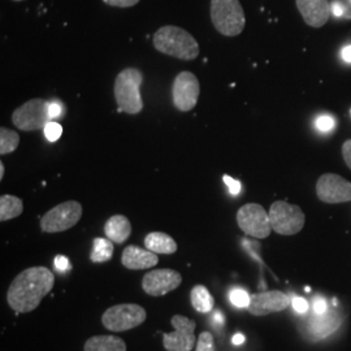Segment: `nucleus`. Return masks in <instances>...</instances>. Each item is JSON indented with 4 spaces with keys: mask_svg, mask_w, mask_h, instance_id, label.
<instances>
[{
    "mask_svg": "<svg viewBox=\"0 0 351 351\" xmlns=\"http://www.w3.org/2000/svg\"><path fill=\"white\" fill-rule=\"evenodd\" d=\"M55 285V275L46 267H30L14 277L7 291V302L17 314L37 310Z\"/></svg>",
    "mask_w": 351,
    "mask_h": 351,
    "instance_id": "obj_1",
    "label": "nucleus"
},
{
    "mask_svg": "<svg viewBox=\"0 0 351 351\" xmlns=\"http://www.w3.org/2000/svg\"><path fill=\"white\" fill-rule=\"evenodd\" d=\"M152 42L159 52L184 62L197 59L201 52L197 39L180 26H162L154 34Z\"/></svg>",
    "mask_w": 351,
    "mask_h": 351,
    "instance_id": "obj_2",
    "label": "nucleus"
},
{
    "mask_svg": "<svg viewBox=\"0 0 351 351\" xmlns=\"http://www.w3.org/2000/svg\"><path fill=\"white\" fill-rule=\"evenodd\" d=\"M143 75L137 68H125L114 80V99L119 111L137 114L143 110L141 86Z\"/></svg>",
    "mask_w": 351,
    "mask_h": 351,
    "instance_id": "obj_3",
    "label": "nucleus"
},
{
    "mask_svg": "<svg viewBox=\"0 0 351 351\" xmlns=\"http://www.w3.org/2000/svg\"><path fill=\"white\" fill-rule=\"evenodd\" d=\"M210 14L213 27L224 37H237L246 25L239 0H211Z\"/></svg>",
    "mask_w": 351,
    "mask_h": 351,
    "instance_id": "obj_4",
    "label": "nucleus"
},
{
    "mask_svg": "<svg viewBox=\"0 0 351 351\" xmlns=\"http://www.w3.org/2000/svg\"><path fill=\"white\" fill-rule=\"evenodd\" d=\"M147 317L146 310L136 303L116 304L101 315V324L114 333L134 329L145 323Z\"/></svg>",
    "mask_w": 351,
    "mask_h": 351,
    "instance_id": "obj_5",
    "label": "nucleus"
},
{
    "mask_svg": "<svg viewBox=\"0 0 351 351\" xmlns=\"http://www.w3.org/2000/svg\"><path fill=\"white\" fill-rule=\"evenodd\" d=\"M52 121L50 101L34 98L17 107L12 113L13 125L23 132H34L45 129Z\"/></svg>",
    "mask_w": 351,
    "mask_h": 351,
    "instance_id": "obj_6",
    "label": "nucleus"
},
{
    "mask_svg": "<svg viewBox=\"0 0 351 351\" xmlns=\"http://www.w3.org/2000/svg\"><path fill=\"white\" fill-rule=\"evenodd\" d=\"M269 220L272 230L280 236L298 234L306 223V216L300 206L288 202L277 201L269 208Z\"/></svg>",
    "mask_w": 351,
    "mask_h": 351,
    "instance_id": "obj_7",
    "label": "nucleus"
},
{
    "mask_svg": "<svg viewBox=\"0 0 351 351\" xmlns=\"http://www.w3.org/2000/svg\"><path fill=\"white\" fill-rule=\"evenodd\" d=\"M82 217V206L75 201H66L55 206L40 219V229L45 233H60L77 226Z\"/></svg>",
    "mask_w": 351,
    "mask_h": 351,
    "instance_id": "obj_8",
    "label": "nucleus"
},
{
    "mask_svg": "<svg viewBox=\"0 0 351 351\" xmlns=\"http://www.w3.org/2000/svg\"><path fill=\"white\" fill-rule=\"evenodd\" d=\"M237 224L246 236L254 239H268L272 232L269 213L258 203H247L239 208Z\"/></svg>",
    "mask_w": 351,
    "mask_h": 351,
    "instance_id": "obj_9",
    "label": "nucleus"
},
{
    "mask_svg": "<svg viewBox=\"0 0 351 351\" xmlns=\"http://www.w3.org/2000/svg\"><path fill=\"white\" fill-rule=\"evenodd\" d=\"M201 94V85L197 75L191 72H181L176 75L172 85V101L181 112H189L197 106Z\"/></svg>",
    "mask_w": 351,
    "mask_h": 351,
    "instance_id": "obj_10",
    "label": "nucleus"
},
{
    "mask_svg": "<svg viewBox=\"0 0 351 351\" xmlns=\"http://www.w3.org/2000/svg\"><path fill=\"white\" fill-rule=\"evenodd\" d=\"M172 333H163V346L167 351H191L197 343L195 322L182 315H175L171 319Z\"/></svg>",
    "mask_w": 351,
    "mask_h": 351,
    "instance_id": "obj_11",
    "label": "nucleus"
},
{
    "mask_svg": "<svg viewBox=\"0 0 351 351\" xmlns=\"http://www.w3.org/2000/svg\"><path fill=\"white\" fill-rule=\"evenodd\" d=\"M316 194L320 201L329 204L351 202V182L336 173H326L316 182Z\"/></svg>",
    "mask_w": 351,
    "mask_h": 351,
    "instance_id": "obj_12",
    "label": "nucleus"
},
{
    "mask_svg": "<svg viewBox=\"0 0 351 351\" xmlns=\"http://www.w3.org/2000/svg\"><path fill=\"white\" fill-rule=\"evenodd\" d=\"M182 282V276L178 271L171 268L152 269L142 278V289L151 297H163L173 291Z\"/></svg>",
    "mask_w": 351,
    "mask_h": 351,
    "instance_id": "obj_13",
    "label": "nucleus"
},
{
    "mask_svg": "<svg viewBox=\"0 0 351 351\" xmlns=\"http://www.w3.org/2000/svg\"><path fill=\"white\" fill-rule=\"evenodd\" d=\"M290 304L288 295L280 290H269L251 295L250 304L246 308L254 316H267L287 310Z\"/></svg>",
    "mask_w": 351,
    "mask_h": 351,
    "instance_id": "obj_14",
    "label": "nucleus"
},
{
    "mask_svg": "<svg viewBox=\"0 0 351 351\" xmlns=\"http://www.w3.org/2000/svg\"><path fill=\"white\" fill-rule=\"evenodd\" d=\"M295 4L303 21L315 29L326 25L332 14L328 0H295Z\"/></svg>",
    "mask_w": 351,
    "mask_h": 351,
    "instance_id": "obj_15",
    "label": "nucleus"
},
{
    "mask_svg": "<svg viewBox=\"0 0 351 351\" xmlns=\"http://www.w3.org/2000/svg\"><path fill=\"white\" fill-rule=\"evenodd\" d=\"M121 263L128 269L139 271V269H147L158 265L159 258H158V254L152 251L142 249L136 245H130L123 251Z\"/></svg>",
    "mask_w": 351,
    "mask_h": 351,
    "instance_id": "obj_16",
    "label": "nucleus"
},
{
    "mask_svg": "<svg viewBox=\"0 0 351 351\" xmlns=\"http://www.w3.org/2000/svg\"><path fill=\"white\" fill-rule=\"evenodd\" d=\"M341 326V319H339V313L332 310L326 311L324 314H315V317L311 319V322L307 326L308 335L313 339H326L332 333H335Z\"/></svg>",
    "mask_w": 351,
    "mask_h": 351,
    "instance_id": "obj_17",
    "label": "nucleus"
},
{
    "mask_svg": "<svg viewBox=\"0 0 351 351\" xmlns=\"http://www.w3.org/2000/svg\"><path fill=\"white\" fill-rule=\"evenodd\" d=\"M104 233L106 237L111 239L113 243L121 245L130 237L132 224L124 215H113L104 226Z\"/></svg>",
    "mask_w": 351,
    "mask_h": 351,
    "instance_id": "obj_18",
    "label": "nucleus"
},
{
    "mask_svg": "<svg viewBox=\"0 0 351 351\" xmlns=\"http://www.w3.org/2000/svg\"><path fill=\"white\" fill-rule=\"evenodd\" d=\"M145 247L155 254H163V255H172L178 249L175 239L163 232L149 233L145 237Z\"/></svg>",
    "mask_w": 351,
    "mask_h": 351,
    "instance_id": "obj_19",
    "label": "nucleus"
},
{
    "mask_svg": "<svg viewBox=\"0 0 351 351\" xmlns=\"http://www.w3.org/2000/svg\"><path fill=\"white\" fill-rule=\"evenodd\" d=\"M84 351H126V343L120 337L101 335L88 339Z\"/></svg>",
    "mask_w": 351,
    "mask_h": 351,
    "instance_id": "obj_20",
    "label": "nucleus"
},
{
    "mask_svg": "<svg viewBox=\"0 0 351 351\" xmlns=\"http://www.w3.org/2000/svg\"><path fill=\"white\" fill-rule=\"evenodd\" d=\"M190 300H191V304H193L194 310L198 311L199 314H208L213 310L215 300H213V294L208 291V289L203 285H195L194 288L191 289Z\"/></svg>",
    "mask_w": 351,
    "mask_h": 351,
    "instance_id": "obj_21",
    "label": "nucleus"
},
{
    "mask_svg": "<svg viewBox=\"0 0 351 351\" xmlns=\"http://www.w3.org/2000/svg\"><path fill=\"white\" fill-rule=\"evenodd\" d=\"M24 211V202L19 197L4 194L0 197V221H8L19 217Z\"/></svg>",
    "mask_w": 351,
    "mask_h": 351,
    "instance_id": "obj_22",
    "label": "nucleus"
},
{
    "mask_svg": "<svg viewBox=\"0 0 351 351\" xmlns=\"http://www.w3.org/2000/svg\"><path fill=\"white\" fill-rule=\"evenodd\" d=\"M113 242L111 239H94L93 241V250L90 254V261L93 263H106L111 261L113 256Z\"/></svg>",
    "mask_w": 351,
    "mask_h": 351,
    "instance_id": "obj_23",
    "label": "nucleus"
},
{
    "mask_svg": "<svg viewBox=\"0 0 351 351\" xmlns=\"http://www.w3.org/2000/svg\"><path fill=\"white\" fill-rule=\"evenodd\" d=\"M20 136L11 129L0 128V154L7 155L11 154L19 147Z\"/></svg>",
    "mask_w": 351,
    "mask_h": 351,
    "instance_id": "obj_24",
    "label": "nucleus"
},
{
    "mask_svg": "<svg viewBox=\"0 0 351 351\" xmlns=\"http://www.w3.org/2000/svg\"><path fill=\"white\" fill-rule=\"evenodd\" d=\"M229 300L232 304L239 308H247L250 304L251 295L243 289H233L229 294Z\"/></svg>",
    "mask_w": 351,
    "mask_h": 351,
    "instance_id": "obj_25",
    "label": "nucleus"
},
{
    "mask_svg": "<svg viewBox=\"0 0 351 351\" xmlns=\"http://www.w3.org/2000/svg\"><path fill=\"white\" fill-rule=\"evenodd\" d=\"M332 13L336 17L351 20V0H335L332 4Z\"/></svg>",
    "mask_w": 351,
    "mask_h": 351,
    "instance_id": "obj_26",
    "label": "nucleus"
},
{
    "mask_svg": "<svg viewBox=\"0 0 351 351\" xmlns=\"http://www.w3.org/2000/svg\"><path fill=\"white\" fill-rule=\"evenodd\" d=\"M195 351H215V341L211 332H202L197 339Z\"/></svg>",
    "mask_w": 351,
    "mask_h": 351,
    "instance_id": "obj_27",
    "label": "nucleus"
},
{
    "mask_svg": "<svg viewBox=\"0 0 351 351\" xmlns=\"http://www.w3.org/2000/svg\"><path fill=\"white\" fill-rule=\"evenodd\" d=\"M62 133H63V128L60 124L55 123V121H51L49 123L46 128H45V136L46 138L53 142V141H58V139L62 137Z\"/></svg>",
    "mask_w": 351,
    "mask_h": 351,
    "instance_id": "obj_28",
    "label": "nucleus"
},
{
    "mask_svg": "<svg viewBox=\"0 0 351 351\" xmlns=\"http://www.w3.org/2000/svg\"><path fill=\"white\" fill-rule=\"evenodd\" d=\"M316 126H317V129L320 130V132H329V130H332L333 129V126H335V121H333V119L330 117V116H320L317 120H316Z\"/></svg>",
    "mask_w": 351,
    "mask_h": 351,
    "instance_id": "obj_29",
    "label": "nucleus"
},
{
    "mask_svg": "<svg viewBox=\"0 0 351 351\" xmlns=\"http://www.w3.org/2000/svg\"><path fill=\"white\" fill-rule=\"evenodd\" d=\"M107 5L116 8H130L137 5L141 0H103Z\"/></svg>",
    "mask_w": 351,
    "mask_h": 351,
    "instance_id": "obj_30",
    "label": "nucleus"
},
{
    "mask_svg": "<svg viewBox=\"0 0 351 351\" xmlns=\"http://www.w3.org/2000/svg\"><path fill=\"white\" fill-rule=\"evenodd\" d=\"M223 180H224L226 186L229 188L230 194H232V195H239L241 188H242V186H241V182L237 181V180H234V178H232V177H229V176H224Z\"/></svg>",
    "mask_w": 351,
    "mask_h": 351,
    "instance_id": "obj_31",
    "label": "nucleus"
},
{
    "mask_svg": "<svg viewBox=\"0 0 351 351\" xmlns=\"http://www.w3.org/2000/svg\"><path fill=\"white\" fill-rule=\"evenodd\" d=\"M293 308L298 313V314H304L308 311V302L306 301L304 298L297 297L293 300Z\"/></svg>",
    "mask_w": 351,
    "mask_h": 351,
    "instance_id": "obj_32",
    "label": "nucleus"
},
{
    "mask_svg": "<svg viewBox=\"0 0 351 351\" xmlns=\"http://www.w3.org/2000/svg\"><path fill=\"white\" fill-rule=\"evenodd\" d=\"M55 267H56V269L60 271V272H66V271L71 268V263H69V261H68L66 256L58 255V256L55 258Z\"/></svg>",
    "mask_w": 351,
    "mask_h": 351,
    "instance_id": "obj_33",
    "label": "nucleus"
},
{
    "mask_svg": "<svg viewBox=\"0 0 351 351\" xmlns=\"http://www.w3.org/2000/svg\"><path fill=\"white\" fill-rule=\"evenodd\" d=\"M328 308V303L324 298H315L314 301V313L315 314L322 315L326 313Z\"/></svg>",
    "mask_w": 351,
    "mask_h": 351,
    "instance_id": "obj_34",
    "label": "nucleus"
},
{
    "mask_svg": "<svg viewBox=\"0 0 351 351\" xmlns=\"http://www.w3.org/2000/svg\"><path fill=\"white\" fill-rule=\"evenodd\" d=\"M342 156L346 165L351 169V139H348L343 145H342Z\"/></svg>",
    "mask_w": 351,
    "mask_h": 351,
    "instance_id": "obj_35",
    "label": "nucleus"
},
{
    "mask_svg": "<svg viewBox=\"0 0 351 351\" xmlns=\"http://www.w3.org/2000/svg\"><path fill=\"white\" fill-rule=\"evenodd\" d=\"M62 113V104L59 101H51L50 103V114L51 119H56L59 117Z\"/></svg>",
    "mask_w": 351,
    "mask_h": 351,
    "instance_id": "obj_36",
    "label": "nucleus"
},
{
    "mask_svg": "<svg viewBox=\"0 0 351 351\" xmlns=\"http://www.w3.org/2000/svg\"><path fill=\"white\" fill-rule=\"evenodd\" d=\"M342 58L345 62L351 63V46H346L343 50H342Z\"/></svg>",
    "mask_w": 351,
    "mask_h": 351,
    "instance_id": "obj_37",
    "label": "nucleus"
},
{
    "mask_svg": "<svg viewBox=\"0 0 351 351\" xmlns=\"http://www.w3.org/2000/svg\"><path fill=\"white\" fill-rule=\"evenodd\" d=\"M232 341H233V343H234V345H242V343L246 341V339H245V336H243V335L237 333V335H234V336H233V339H232Z\"/></svg>",
    "mask_w": 351,
    "mask_h": 351,
    "instance_id": "obj_38",
    "label": "nucleus"
},
{
    "mask_svg": "<svg viewBox=\"0 0 351 351\" xmlns=\"http://www.w3.org/2000/svg\"><path fill=\"white\" fill-rule=\"evenodd\" d=\"M213 320H215L216 323H219V324H223L224 323V316H223V314L221 313H215L213 316Z\"/></svg>",
    "mask_w": 351,
    "mask_h": 351,
    "instance_id": "obj_39",
    "label": "nucleus"
},
{
    "mask_svg": "<svg viewBox=\"0 0 351 351\" xmlns=\"http://www.w3.org/2000/svg\"><path fill=\"white\" fill-rule=\"evenodd\" d=\"M4 177V164L0 163V180H3Z\"/></svg>",
    "mask_w": 351,
    "mask_h": 351,
    "instance_id": "obj_40",
    "label": "nucleus"
},
{
    "mask_svg": "<svg viewBox=\"0 0 351 351\" xmlns=\"http://www.w3.org/2000/svg\"><path fill=\"white\" fill-rule=\"evenodd\" d=\"M13 1H23V0H13Z\"/></svg>",
    "mask_w": 351,
    "mask_h": 351,
    "instance_id": "obj_41",
    "label": "nucleus"
}]
</instances>
